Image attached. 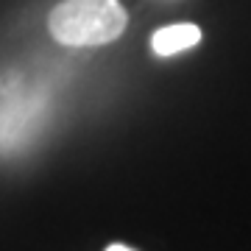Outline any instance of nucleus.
I'll return each instance as SVG.
<instances>
[{"instance_id":"obj_2","label":"nucleus","mask_w":251,"mask_h":251,"mask_svg":"<svg viewBox=\"0 0 251 251\" xmlns=\"http://www.w3.org/2000/svg\"><path fill=\"white\" fill-rule=\"evenodd\" d=\"M201 42V28L193 25V23H176V25H168L156 31L151 39L153 45V53L159 56H173V53H181L187 48L198 45Z\"/></svg>"},{"instance_id":"obj_1","label":"nucleus","mask_w":251,"mask_h":251,"mask_svg":"<svg viewBox=\"0 0 251 251\" xmlns=\"http://www.w3.org/2000/svg\"><path fill=\"white\" fill-rule=\"evenodd\" d=\"M128 14L117 0H62L48 14V34L64 48H100L120 39Z\"/></svg>"},{"instance_id":"obj_3","label":"nucleus","mask_w":251,"mask_h":251,"mask_svg":"<svg viewBox=\"0 0 251 251\" xmlns=\"http://www.w3.org/2000/svg\"><path fill=\"white\" fill-rule=\"evenodd\" d=\"M106 251H134V249H128L123 243H112V246H106Z\"/></svg>"}]
</instances>
